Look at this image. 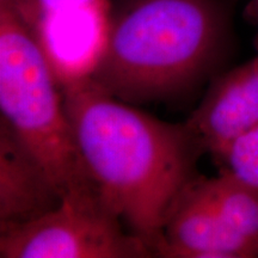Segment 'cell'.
I'll use <instances>...</instances> for the list:
<instances>
[{
    "label": "cell",
    "mask_w": 258,
    "mask_h": 258,
    "mask_svg": "<svg viewBox=\"0 0 258 258\" xmlns=\"http://www.w3.org/2000/svg\"><path fill=\"white\" fill-rule=\"evenodd\" d=\"M61 90L77 147L99 195L156 254L167 218L199 177L196 164L205 152L185 123L140 111L91 78Z\"/></svg>",
    "instance_id": "cell-1"
},
{
    "label": "cell",
    "mask_w": 258,
    "mask_h": 258,
    "mask_svg": "<svg viewBox=\"0 0 258 258\" xmlns=\"http://www.w3.org/2000/svg\"><path fill=\"white\" fill-rule=\"evenodd\" d=\"M233 44L226 0H121L91 79L129 104L175 101L220 74Z\"/></svg>",
    "instance_id": "cell-2"
},
{
    "label": "cell",
    "mask_w": 258,
    "mask_h": 258,
    "mask_svg": "<svg viewBox=\"0 0 258 258\" xmlns=\"http://www.w3.org/2000/svg\"><path fill=\"white\" fill-rule=\"evenodd\" d=\"M0 109L61 199L97 190L74 140L61 86L37 41L8 6H0Z\"/></svg>",
    "instance_id": "cell-3"
},
{
    "label": "cell",
    "mask_w": 258,
    "mask_h": 258,
    "mask_svg": "<svg viewBox=\"0 0 258 258\" xmlns=\"http://www.w3.org/2000/svg\"><path fill=\"white\" fill-rule=\"evenodd\" d=\"M154 256L97 190L71 194L47 214L0 232L2 258H143Z\"/></svg>",
    "instance_id": "cell-4"
},
{
    "label": "cell",
    "mask_w": 258,
    "mask_h": 258,
    "mask_svg": "<svg viewBox=\"0 0 258 258\" xmlns=\"http://www.w3.org/2000/svg\"><path fill=\"white\" fill-rule=\"evenodd\" d=\"M0 6L24 22L61 88L91 78L108 35L109 0H16Z\"/></svg>",
    "instance_id": "cell-5"
},
{
    "label": "cell",
    "mask_w": 258,
    "mask_h": 258,
    "mask_svg": "<svg viewBox=\"0 0 258 258\" xmlns=\"http://www.w3.org/2000/svg\"><path fill=\"white\" fill-rule=\"evenodd\" d=\"M198 177L173 206L156 256L253 258L256 249L228 226Z\"/></svg>",
    "instance_id": "cell-6"
},
{
    "label": "cell",
    "mask_w": 258,
    "mask_h": 258,
    "mask_svg": "<svg viewBox=\"0 0 258 258\" xmlns=\"http://www.w3.org/2000/svg\"><path fill=\"white\" fill-rule=\"evenodd\" d=\"M203 152L219 159L237 138L258 125V54L212 80L185 122Z\"/></svg>",
    "instance_id": "cell-7"
},
{
    "label": "cell",
    "mask_w": 258,
    "mask_h": 258,
    "mask_svg": "<svg viewBox=\"0 0 258 258\" xmlns=\"http://www.w3.org/2000/svg\"><path fill=\"white\" fill-rule=\"evenodd\" d=\"M61 200L40 160L0 120V232L47 214Z\"/></svg>",
    "instance_id": "cell-8"
},
{
    "label": "cell",
    "mask_w": 258,
    "mask_h": 258,
    "mask_svg": "<svg viewBox=\"0 0 258 258\" xmlns=\"http://www.w3.org/2000/svg\"><path fill=\"white\" fill-rule=\"evenodd\" d=\"M202 182L228 226L258 252V189L226 170L214 178H202Z\"/></svg>",
    "instance_id": "cell-9"
},
{
    "label": "cell",
    "mask_w": 258,
    "mask_h": 258,
    "mask_svg": "<svg viewBox=\"0 0 258 258\" xmlns=\"http://www.w3.org/2000/svg\"><path fill=\"white\" fill-rule=\"evenodd\" d=\"M218 161L224 170L258 189V125L235 139Z\"/></svg>",
    "instance_id": "cell-10"
},
{
    "label": "cell",
    "mask_w": 258,
    "mask_h": 258,
    "mask_svg": "<svg viewBox=\"0 0 258 258\" xmlns=\"http://www.w3.org/2000/svg\"><path fill=\"white\" fill-rule=\"evenodd\" d=\"M246 16L249 21L254 25L257 30L256 42L258 47V0H247L246 6Z\"/></svg>",
    "instance_id": "cell-11"
},
{
    "label": "cell",
    "mask_w": 258,
    "mask_h": 258,
    "mask_svg": "<svg viewBox=\"0 0 258 258\" xmlns=\"http://www.w3.org/2000/svg\"><path fill=\"white\" fill-rule=\"evenodd\" d=\"M16 0H0V5H11Z\"/></svg>",
    "instance_id": "cell-12"
}]
</instances>
